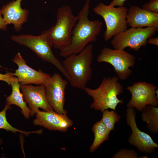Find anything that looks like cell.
Returning a JSON list of instances; mask_svg holds the SVG:
<instances>
[{
	"mask_svg": "<svg viewBox=\"0 0 158 158\" xmlns=\"http://www.w3.org/2000/svg\"><path fill=\"white\" fill-rule=\"evenodd\" d=\"M90 1L86 0L78 13V20L72 32L70 44L60 50V56L66 58L78 54L90 43L96 42L101 30L102 23L98 20H90L88 18Z\"/></svg>",
	"mask_w": 158,
	"mask_h": 158,
	"instance_id": "obj_1",
	"label": "cell"
},
{
	"mask_svg": "<svg viewBox=\"0 0 158 158\" xmlns=\"http://www.w3.org/2000/svg\"><path fill=\"white\" fill-rule=\"evenodd\" d=\"M93 49V45L88 44L80 53L68 56L62 63L72 87L84 90L91 79Z\"/></svg>",
	"mask_w": 158,
	"mask_h": 158,
	"instance_id": "obj_2",
	"label": "cell"
},
{
	"mask_svg": "<svg viewBox=\"0 0 158 158\" xmlns=\"http://www.w3.org/2000/svg\"><path fill=\"white\" fill-rule=\"evenodd\" d=\"M117 76L104 78L99 86L95 89L86 87L84 90L93 99L90 108L102 112L109 109L116 111L119 104L123 103V99H119L117 96L123 92V87L118 82Z\"/></svg>",
	"mask_w": 158,
	"mask_h": 158,
	"instance_id": "obj_3",
	"label": "cell"
},
{
	"mask_svg": "<svg viewBox=\"0 0 158 158\" xmlns=\"http://www.w3.org/2000/svg\"><path fill=\"white\" fill-rule=\"evenodd\" d=\"M78 18L77 15L73 14L70 6L63 5L58 8L56 23L45 30L54 48L61 50L70 44L72 31Z\"/></svg>",
	"mask_w": 158,
	"mask_h": 158,
	"instance_id": "obj_4",
	"label": "cell"
},
{
	"mask_svg": "<svg viewBox=\"0 0 158 158\" xmlns=\"http://www.w3.org/2000/svg\"><path fill=\"white\" fill-rule=\"evenodd\" d=\"M14 42L28 47L44 61L54 65L69 82L70 78L64 69L62 63L52 52L53 46L45 31L38 36L29 34L14 35L11 37Z\"/></svg>",
	"mask_w": 158,
	"mask_h": 158,
	"instance_id": "obj_5",
	"label": "cell"
},
{
	"mask_svg": "<svg viewBox=\"0 0 158 158\" xmlns=\"http://www.w3.org/2000/svg\"><path fill=\"white\" fill-rule=\"evenodd\" d=\"M93 10L101 16L105 22L106 30L104 37L106 41L128 29L126 17L128 9L125 7L115 8L100 2Z\"/></svg>",
	"mask_w": 158,
	"mask_h": 158,
	"instance_id": "obj_6",
	"label": "cell"
},
{
	"mask_svg": "<svg viewBox=\"0 0 158 158\" xmlns=\"http://www.w3.org/2000/svg\"><path fill=\"white\" fill-rule=\"evenodd\" d=\"M158 28L131 27L114 36L111 44L115 49L123 50L129 47L137 51L147 44V41L156 33Z\"/></svg>",
	"mask_w": 158,
	"mask_h": 158,
	"instance_id": "obj_7",
	"label": "cell"
},
{
	"mask_svg": "<svg viewBox=\"0 0 158 158\" xmlns=\"http://www.w3.org/2000/svg\"><path fill=\"white\" fill-rule=\"evenodd\" d=\"M99 63L106 62L111 64L119 79L126 80L132 73L129 68L133 67L135 62V56L123 50L112 49L105 47L98 56Z\"/></svg>",
	"mask_w": 158,
	"mask_h": 158,
	"instance_id": "obj_8",
	"label": "cell"
},
{
	"mask_svg": "<svg viewBox=\"0 0 158 158\" xmlns=\"http://www.w3.org/2000/svg\"><path fill=\"white\" fill-rule=\"evenodd\" d=\"M157 87L153 84L145 81L135 82L126 89L131 93V97L126 104L127 107L135 108L141 112L143 109L147 105L156 107L158 106Z\"/></svg>",
	"mask_w": 158,
	"mask_h": 158,
	"instance_id": "obj_9",
	"label": "cell"
},
{
	"mask_svg": "<svg viewBox=\"0 0 158 158\" xmlns=\"http://www.w3.org/2000/svg\"><path fill=\"white\" fill-rule=\"evenodd\" d=\"M126 121L132 131L129 137V143L136 148L140 152L151 154L154 152L158 145L148 134L140 130L136 121V112L134 108L127 107L126 110Z\"/></svg>",
	"mask_w": 158,
	"mask_h": 158,
	"instance_id": "obj_10",
	"label": "cell"
},
{
	"mask_svg": "<svg viewBox=\"0 0 158 158\" xmlns=\"http://www.w3.org/2000/svg\"><path fill=\"white\" fill-rule=\"evenodd\" d=\"M68 82L59 74L55 73L47 80L44 85L47 101L53 110L57 113L66 114L64 109L65 90Z\"/></svg>",
	"mask_w": 158,
	"mask_h": 158,
	"instance_id": "obj_11",
	"label": "cell"
},
{
	"mask_svg": "<svg viewBox=\"0 0 158 158\" xmlns=\"http://www.w3.org/2000/svg\"><path fill=\"white\" fill-rule=\"evenodd\" d=\"M13 61L17 65L18 67L14 73H11L17 77L20 84L44 85L51 76L40 70L37 71L28 66L19 52L15 56Z\"/></svg>",
	"mask_w": 158,
	"mask_h": 158,
	"instance_id": "obj_12",
	"label": "cell"
},
{
	"mask_svg": "<svg viewBox=\"0 0 158 158\" xmlns=\"http://www.w3.org/2000/svg\"><path fill=\"white\" fill-rule=\"evenodd\" d=\"M20 88L24 100L31 110V116L36 114L39 108L45 111H54L47 101L44 85L35 86L29 84H20Z\"/></svg>",
	"mask_w": 158,
	"mask_h": 158,
	"instance_id": "obj_13",
	"label": "cell"
},
{
	"mask_svg": "<svg viewBox=\"0 0 158 158\" xmlns=\"http://www.w3.org/2000/svg\"><path fill=\"white\" fill-rule=\"evenodd\" d=\"M36 118L33 121L34 125L40 126L50 130L66 132L73 125V122L66 115L51 111H37Z\"/></svg>",
	"mask_w": 158,
	"mask_h": 158,
	"instance_id": "obj_14",
	"label": "cell"
},
{
	"mask_svg": "<svg viewBox=\"0 0 158 158\" xmlns=\"http://www.w3.org/2000/svg\"><path fill=\"white\" fill-rule=\"evenodd\" d=\"M126 21L128 25L132 28H158V13L133 5L128 10Z\"/></svg>",
	"mask_w": 158,
	"mask_h": 158,
	"instance_id": "obj_15",
	"label": "cell"
},
{
	"mask_svg": "<svg viewBox=\"0 0 158 158\" xmlns=\"http://www.w3.org/2000/svg\"><path fill=\"white\" fill-rule=\"evenodd\" d=\"M23 0H13L3 6L0 12L6 24H12L17 32L21 29L22 25L27 20L29 14L26 8L23 9L21 6Z\"/></svg>",
	"mask_w": 158,
	"mask_h": 158,
	"instance_id": "obj_16",
	"label": "cell"
},
{
	"mask_svg": "<svg viewBox=\"0 0 158 158\" xmlns=\"http://www.w3.org/2000/svg\"><path fill=\"white\" fill-rule=\"evenodd\" d=\"M10 85L12 87V92L6 98V104L9 106L12 104L16 105L20 108L21 111L25 117L29 118L31 111L24 101L23 95L20 91V84L17 77L14 75L12 77Z\"/></svg>",
	"mask_w": 158,
	"mask_h": 158,
	"instance_id": "obj_17",
	"label": "cell"
},
{
	"mask_svg": "<svg viewBox=\"0 0 158 158\" xmlns=\"http://www.w3.org/2000/svg\"><path fill=\"white\" fill-rule=\"evenodd\" d=\"M141 118L146 123L149 131L154 135L158 133V108L151 105L146 106L142 109Z\"/></svg>",
	"mask_w": 158,
	"mask_h": 158,
	"instance_id": "obj_18",
	"label": "cell"
},
{
	"mask_svg": "<svg viewBox=\"0 0 158 158\" xmlns=\"http://www.w3.org/2000/svg\"><path fill=\"white\" fill-rule=\"evenodd\" d=\"M94 135L93 143L89 150L93 153L97 150L104 141L109 140L111 131L101 120L97 122L92 128Z\"/></svg>",
	"mask_w": 158,
	"mask_h": 158,
	"instance_id": "obj_19",
	"label": "cell"
},
{
	"mask_svg": "<svg viewBox=\"0 0 158 158\" xmlns=\"http://www.w3.org/2000/svg\"><path fill=\"white\" fill-rule=\"evenodd\" d=\"M11 107V106L6 104L4 109L0 112V129H4L6 131H11L14 133H16V132H20L26 136L31 133L39 134L42 133V129L35 131H26L19 130L12 126L7 121L6 116V111L10 109ZM1 142V140L0 138V143Z\"/></svg>",
	"mask_w": 158,
	"mask_h": 158,
	"instance_id": "obj_20",
	"label": "cell"
},
{
	"mask_svg": "<svg viewBox=\"0 0 158 158\" xmlns=\"http://www.w3.org/2000/svg\"><path fill=\"white\" fill-rule=\"evenodd\" d=\"M102 113L101 120L110 131L114 130L116 123L118 122L121 118L120 116L116 111L113 110L109 111L106 109Z\"/></svg>",
	"mask_w": 158,
	"mask_h": 158,
	"instance_id": "obj_21",
	"label": "cell"
},
{
	"mask_svg": "<svg viewBox=\"0 0 158 158\" xmlns=\"http://www.w3.org/2000/svg\"><path fill=\"white\" fill-rule=\"evenodd\" d=\"M138 154L134 149L122 148L115 153L112 158H138Z\"/></svg>",
	"mask_w": 158,
	"mask_h": 158,
	"instance_id": "obj_22",
	"label": "cell"
},
{
	"mask_svg": "<svg viewBox=\"0 0 158 158\" xmlns=\"http://www.w3.org/2000/svg\"><path fill=\"white\" fill-rule=\"evenodd\" d=\"M142 8L148 11L158 13V0H149L142 6Z\"/></svg>",
	"mask_w": 158,
	"mask_h": 158,
	"instance_id": "obj_23",
	"label": "cell"
},
{
	"mask_svg": "<svg viewBox=\"0 0 158 158\" xmlns=\"http://www.w3.org/2000/svg\"><path fill=\"white\" fill-rule=\"evenodd\" d=\"M13 76L11 73L8 72L4 74L0 73V80L4 81L10 85L11 79Z\"/></svg>",
	"mask_w": 158,
	"mask_h": 158,
	"instance_id": "obj_24",
	"label": "cell"
},
{
	"mask_svg": "<svg viewBox=\"0 0 158 158\" xmlns=\"http://www.w3.org/2000/svg\"><path fill=\"white\" fill-rule=\"evenodd\" d=\"M126 0H113L110 2L109 5L114 7L123 6L125 4L124 2Z\"/></svg>",
	"mask_w": 158,
	"mask_h": 158,
	"instance_id": "obj_25",
	"label": "cell"
},
{
	"mask_svg": "<svg viewBox=\"0 0 158 158\" xmlns=\"http://www.w3.org/2000/svg\"><path fill=\"white\" fill-rule=\"evenodd\" d=\"M7 25L5 22L0 12V30H6Z\"/></svg>",
	"mask_w": 158,
	"mask_h": 158,
	"instance_id": "obj_26",
	"label": "cell"
},
{
	"mask_svg": "<svg viewBox=\"0 0 158 158\" xmlns=\"http://www.w3.org/2000/svg\"><path fill=\"white\" fill-rule=\"evenodd\" d=\"M147 43L158 46V37L154 38L151 37L149 38L147 41Z\"/></svg>",
	"mask_w": 158,
	"mask_h": 158,
	"instance_id": "obj_27",
	"label": "cell"
},
{
	"mask_svg": "<svg viewBox=\"0 0 158 158\" xmlns=\"http://www.w3.org/2000/svg\"><path fill=\"white\" fill-rule=\"evenodd\" d=\"M138 158H148V155H147L145 156H140L139 157H138Z\"/></svg>",
	"mask_w": 158,
	"mask_h": 158,
	"instance_id": "obj_28",
	"label": "cell"
}]
</instances>
